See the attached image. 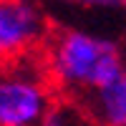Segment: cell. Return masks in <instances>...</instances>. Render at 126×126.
Instances as JSON below:
<instances>
[{
    "label": "cell",
    "instance_id": "obj_1",
    "mask_svg": "<svg viewBox=\"0 0 126 126\" xmlns=\"http://www.w3.org/2000/svg\"><path fill=\"white\" fill-rule=\"evenodd\" d=\"M40 61L56 93L73 101L126 73L124 56L113 40L78 28H63L48 35Z\"/></svg>",
    "mask_w": 126,
    "mask_h": 126
},
{
    "label": "cell",
    "instance_id": "obj_2",
    "mask_svg": "<svg viewBox=\"0 0 126 126\" xmlns=\"http://www.w3.org/2000/svg\"><path fill=\"white\" fill-rule=\"evenodd\" d=\"M40 56L0 68V126H43L58 106Z\"/></svg>",
    "mask_w": 126,
    "mask_h": 126
},
{
    "label": "cell",
    "instance_id": "obj_3",
    "mask_svg": "<svg viewBox=\"0 0 126 126\" xmlns=\"http://www.w3.org/2000/svg\"><path fill=\"white\" fill-rule=\"evenodd\" d=\"M48 20L35 0H0V68L40 56Z\"/></svg>",
    "mask_w": 126,
    "mask_h": 126
},
{
    "label": "cell",
    "instance_id": "obj_4",
    "mask_svg": "<svg viewBox=\"0 0 126 126\" xmlns=\"http://www.w3.org/2000/svg\"><path fill=\"white\" fill-rule=\"evenodd\" d=\"M78 103L98 126H126V73L93 88Z\"/></svg>",
    "mask_w": 126,
    "mask_h": 126
},
{
    "label": "cell",
    "instance_id": "obj_5",
    "mask_svg": "<svg viewBox=\"0 0 126 126\" xmlns=\"http://www.w3.org/2000/svg\"><path fill=\"white\" fill-rule=\"evenodd\" d=\"M43 126H98L78 101H61Z\"/></svg>",
    "mask_w": 126,
    "mask_h": 126
},
{
    "label": "cell",
    "instance_id": "obj_6",
    "mask_svg": "<svg viewBox=\"0 0 126 126\" xmlns=\"http://www.w3.org/2000/svg\"><path fill=\"white\" fill-rule=\"evenodd\" d=\"M63 3H73L78 8H98V10H111V8H124L126 0H63Z\"/></svg>",
    "mask_w": 126,
    "mask_h": 126
}]
</instances>
